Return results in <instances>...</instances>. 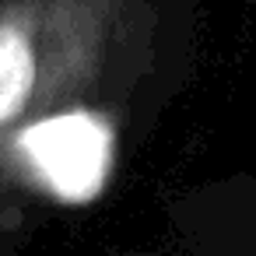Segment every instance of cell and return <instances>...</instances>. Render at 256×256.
Returning <instances> with one entry per match:
<instances>
[{"label":"cell","mask_w":256,"mask_h":256,"mask_svg":"<svg viewBox=\"0 0 256 256\" xmlns=\"http://www.w3.org/2000/svg\"><path fill=\"white\" fill-rule=\"evenodd\" d=\"M22 154L60 200L88 204L106 186L112 134L102 120L88 112H64L32 123L22 134Z\"/></svg>","instance_id":"6da1fadb"},{"label":"cell","mask_w":256,"mask_h":256,"mask_svg":"<svg viewBox=\"0 0 256 256\" xmlns=\"http://www.w3.org/2000/svg\"><path fill=\"white\" fill-rule=\"evenodd\" d=\"M36 50L18 22L0 18V126L11 123L36 92Z\"/></svg>","instance_id":"7a4b0ae2"}]
</instances>
